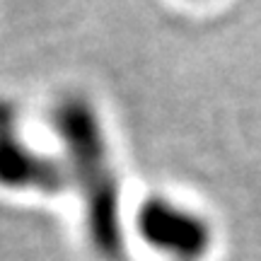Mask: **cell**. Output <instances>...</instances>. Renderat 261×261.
I'll use <instances>...</instances> for the list:
<instances>
[{
  "label": "cell",
  "instance_id": "cell-1",
  "mask_svg": "<svg viewBox=\"0 0 261 261\" xmlns=\"http://www.w3.org/2000/svg\"><path fill=\"white\" fill-rule=\"evenodd\" d=\"M65 152V172L83 198L85 227L102 261H123L126 234L121 223V184L114 169L102 119L80 94L61 97L48 114Z\"/></svg>",
  "mask_w": 261,
  "mask_h": 261
},
{
  "label": "cell",
  "instance_id": "cell-2",
  "mask_svg": "<svg viewBox=\"0 0 261 261\" xmlns=\"http://www.w3.org/2000/svg\"><path fill=\"white\" fill-rule=\"evenodd\" d=\"M138 234L150 249L172 261H201L213 244V232L203 215L165 196H152L140 205Z\"/></svg>",
  "mask_w": 261,
  "mask_h": 261
},
{
  "label": "cell",
  "instance_id": "cell-3",
  "mask_svg": "<svg viewBox=\"0 0 261 261\" xmlns=\"http://www.w3.org/2000/svg\"><path fill=\"white\" fill-rule=\"evenodd\" d=\"M68 181L65 165L32 148L22 133L15 104L0 99V187L8 191L58 194Z\"/></svg>",
  "mask_w": 261,
  "mask_h": 261
}]
</instances>
